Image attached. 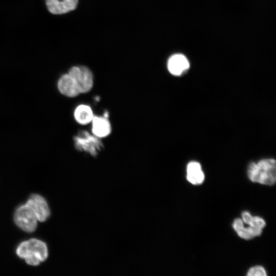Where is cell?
<instances>
[{
	"instance_id": "8",
	"label": "cell",
	"mask_w": 276,
	"mask_h": 276,
	"mask_svg": "<svg viewBox=\"0 0 276 276\" xmlns=\"http://www.w3.org/2000/svg\"><path fill=\"white\" fill-rule=\"evenodd\" d=\"M79 0H45L49 11L54 14L66 13L76 9Z\"/></svg>"
},
{
	"instance_id": "15",
	"label": "cell",
	"mask_w": 276,
	"mask_h": 276,
	"mask_svg": "<svg viewBox=\"0 0 276 276\" xmlns=\"http://www.w3.org/2000/svg\"><path fill=\"white\" fill-rule=\"evenodd\" d=\"M247 275L248 276H265L266 273L263 267L257 266L250 268Z\"/></svg>"
},
{
	"instance_id": "2",
	"label": "cell",
	"mask_w": 276,
	"mask_h": 276,
	"mask_svg": "<svg viewBox=\"0 0 276 276\" xmlns=\"http://www.w3.org/2000/svg\"><path fill=\"white\" fill-rule=\"evenodd\" d=\"M247 175L252 182L267 185H273L276 180L275 160L266 158L257 163H250L248 166Z\"/></svg>"
},
{
	"instance_id": "7",
	"label": "cell",
	"mask_w": 276,
	"mask_h": 276,
	"mask_svg": "<svg viewBox=\"0 0 276 276\" xmlns=\"http://www.w3.org/2000/svg\"><path fill=\"white\" fill-rule=\"evenodd\" d=\"M57 85L59 91L65 96L75 97L80 94L76 81L68 73L59 78Z\"/></svg>"
},
{
	"instance_id": "10",
	"label": "cell",
	"mask_w": 276,
	"mask_h": 276,
	"mask_svg": "<svg viewBox=\"0 0 276 276\" xmlns=\"http://www.w3.org/2000/svg\"><path fill=\"white\" fill-rule=\"evenodd\" d=\"M91 122L92 131L96 137H105L110 133V124L105 117H94Z\"/></svg>"
},
{
	"instance_id": "6",
	"label": "cell",
	"mask_w": 276,
	"mask_h": 276,
	"mask_svg": "<svg viewBox=\"0 0 276 276\" xmlns=\"http://www.w3.org/2000/svg\"><path fill=\"white\" fill-rule=\"evenodd\" d=\"M74 137L75 145L80 150H85L92 155L97 154L101 146L97 137L91 136L86 132H82Z\"/></svg>"
},
{
	"instance_id": "9",
	"label": "cell",
	"mask_w": 276,
	"mask_h": 276,
	"mask_svg": "<svg viewBox=\"0 0 276 276\" xmlns=\"http://www.w3.org/2000/svg\"><path fill=\"white\" fill-rule=\"evenodd\" d=\"M189 61L186 56L181 54L171 56L168 61V69L173 75L178 76L189 68Z\"/></svg>"
},
{
	"instance_id": "12",
	"label": "cell",
	"mask_w": 276,
	"mask_h": 276,
	"mask_svg": "<svg viewBox=\"0 0 276 276\" xmlns=\"http://www.w3.org/2000/svg\"><path fill=\"white\" fill-rule=\"evenodd\" d=\"M187 180L193 185L201 184L204 180V174L200 164L196 162H190L187 168Z\"/></svg>"
},
{
	"instance_id": "11",
	"label": "cell",
	"mask_w": 276,
	"mask_h": 276,
	"mask_svg": "<svg viewBox=\"0 0 276 276\" xmlns=\"http://www.w3.org/2000/svg\"><path fill=\"white\" fill-rule=\"evenodd\" d=\"M233 226L238 236L245 239H250L260 236L262 230L249 226L245 227L241 219L237 218L233 222Z\"/></svg>"
},
{
	"instance_id": "4",
	"label": "cell",
	"mask_w": 276,
	"mask_h": 276,
	"mask_svg": "<svg viewBox=\"0 0 276 276\" xmlns=\"http://www.w3.org/2000/svg\"><path fill=\"white\" fill-rule=\"evenodd\" d=\"M68 74L76 81L80 93L88 92L93 87L94 80L90 70L84 66H73Z\"/></svg>"
},
{
	"instance_id": "14",
	"label": "cell",
	"mask_w": 276,
	"mask_h": 276,
	"mask_svg": "<svg viewBox=\"0 0 276 276\" xmlns=\"http://www.w3.org/2000/svg\"><path fill=\"white\" fill-rule=\"evenodd\" d=\"M242 216L243 221L252 227L262 229L265 226V222L262 218L252 216L248 212H243Z\"/></svg>"
},
{
	"instance_id": "1",
	"label": "cell",
	"mask_w": 276,
	"mask_h": 276,
	"mask_svg": "<svg viewBox=\"0 0 276 276\" xmlns=\"http://www.w3.org/2000/svg\"><path fill=\"white\" fill-rule=\"evenodd\" d=\"M17 256L31 266H37L45 261L48 256L46 244L37 239L25 241L16 249Z\"/></svg>"
},
{
	"instance_id": "3",
	"label": "cell",
	"mask_w": 276,
	"mask_h": 276,
	"mask_svg": "<svg viewBox=\"0 0 276 276\" xmlns=\"http://www.w3.org/2000/svg\"><path fill=\"white\" fill-rule=\"evenodd\" d=\"M15 224L21 230L32 233L37 226V219L32 209L26 203L18 207L14 215Z\"/></svg>"
},
{
	"instance_id": "5",
	"label": "cell",
	"mask_w": 276,
	"mask_h": 276,
	"mask_svg": "<svg viewBox=\"0 0 276 276\" xmlns=\"http://www.w3.org/2000/svg\"><path fill=\"white\" fill-rule=\"evenodd\" d=\"M26 204L34 213L38 221L44 222L50 215V211L45 199L38 194L31 195Z\"/></svg>"
},
{
	"instance_id": "13",
	"label": "cell",
	"mask_w": 276,
	"mask_h": 276,
	"mask_svg": "<svg viewBox=\"0 0 276 276\" xmlns=\"http://www.w3.org/2000/svg\"><path fill=\"white\" fill-rule=\"evenodd\" d=\"M74 116L79 124L85 125L91 122L94 114L91 108L86 105H80L75 109Z\"/></svg>"
}]
</instances>
